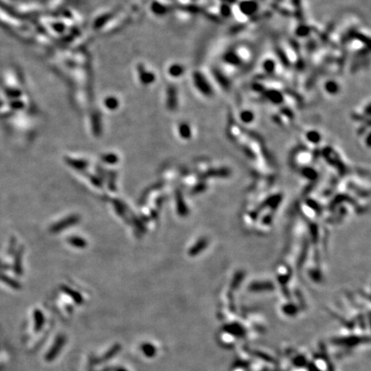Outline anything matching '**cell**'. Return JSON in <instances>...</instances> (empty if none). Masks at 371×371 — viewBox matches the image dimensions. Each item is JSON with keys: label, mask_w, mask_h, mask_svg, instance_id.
Here are the masks:
<instances>
[{"label": "cell", "mask_w": 371, "mask_h": 371, "mask_svg": "<svg viewBox=\"0 0 371 371\" xmlns=\"http://www.w3.org/2000/svg\"><path fill=\"white\" fill-rule=\"evenodd\" d=\"M325 89L327 93L330 95H335L338 94L339 91V86H338V82H336L335 81H327V83L325 84Z\"/></svg>", "instance_id": "obj_1"}, {"label": "cell", "mask_w": 371, "mask_h": 371, "mask_svg": "<svg viewBox=\"0 0 371 371\" xmlns=\"http://www.w3.org/2000/svg\"><path fill=\"white\" fill-rule=\"evenodd\" d=\"M240 116L242 117V120H244V121H247V122H249V121L253 120V115H252V113L249 112V111H244V112H242V115Z\"/></svg>", "instance_id": "obj_2"}]
</instances>
